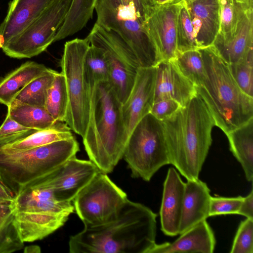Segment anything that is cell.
<instances>
[{"label":"cell","mask_w":253,"mask_h":253,"mask_svg":"<svg viewBox=\"0 0 253 253\" xmlns=\"http://www.w3.org/2000/svg\"><path fill=\"white\" fill-rule=\"evenodd\" d=\"M157 214L128 199L104 223L84 226L71 236V253H148L156 244Z\"/></svg>","instance_id":"obj_1"},{"label":"cell","mask_w":253,"mask_h":253,"mask_svg":"<svg viewBox=\"0 0 253 253\" xmlns=\"http://www.w3.org/2000/svg\"><path fill=\"white\" fill-rule=\"evenodd\" d=\"M162 123L170 164L187 180L198 179L215 126L206 103L197 93Z\"/></svg>","instance_id":"obj_2"},{"label":"cell","mask_w":253,"mask_h":253,"mask_svg":"<svg viewBox=\"0 0 253 253\" xmlns=\"http://www.w3.org/2000/svg\"><path fill=\"white\" fill-rule=\"evenodd\" d=\"M89 118L83 138L89 160L99 170L111 172L123 158L128 138L122 114V105L109 82L90 88Z\"/></svg>","instance_id":"obj_3"},{"label":"cell","mask_w":253,"mask_h":253,"mask_svg":"<svg viewBox=\"0 0 253 253\" xmlns=\"http://www.w3.org/2000/svg\"><path fill=\"white\" fill-rule=\"evenodd\" d=\"M205 67L202 84L196 86L213 118L225 134L253 118V97L243 91L229 66L213 46L199 49Z\"/></svg>","instance_id":"obj_4"},{"label":"cell","mask_w":253,"mask_h":253,"mask_svg":"<svg viewBox=\"0 0 253 253\" xmlns=\"http://www.w3.org/2000/svg\"><path fill=\"white\" fill-rule=\"evenodd\" d=\"M79 149L74 136L23 151L0 148V177L16 196L76 157Z\"/></svg>","instance_id":"obj_5"},{"label":"cell","mask_w":253,"mask_h":253,"mask_svg":"<svg viewBox=\"0 0 253 253\" xmlns=\"http://www.w3.org/2000/svg\"><path fill=\"white\" fill-rule=\"evenodd\" d=\"M96 23L117 33L130 47L140 67H155L161 60L147 32L148 15L122 0H96Z\"/></svg>","instance_id":"obj_6"},{"label":"cell","mask_w":253,"mask_h":253,"mask_svg":"<svg viewBox=\"0 0 253 253\" xmlns=\"http://www.w3.org/2000/svg\"><path fill=\"white\" fill-rule=\"evenodd\" d=\"M123 158L131 176L145 181L170 164L162 122L150 113L145 116L129 134Z\"/></svg>","instance_id":"obj_7"},{"label":"cell","mask_w":253,"mask_h":253,"mask_svg":"<svg viewBox=\"0 0 253 253\" xmlns=\"http://www.w3.org/2000/svg\"><path fill=\"white\" fill-rule=\"evenodd\" d=\"M89 45L86 38L67 42L60 62L68 95L65 123L71 130L82 137L87 126L90 113V88L84 70V59Z\"/></svg>","instance_id":"obj_8"},{"label":"cell","mask_w":253,"mask_h":253,"mask_svg":"<svg viewBox=\"0 0 253 253\" xmlns=\"http://www.w3.org/2000/svg\"><path fill=\"white\" fill-rule=\"evenodd\" d=\"M86 38L90 44L103 51L109 68V83L123 104L140 67L134 53L117 33L96 23Z\"/></svg>","instance_id":"obj_9"},{"label":"cell","mask_w":253,"mask_h":253,"mask_svg":"<svg viewBox=\"0 0 253 253\" xmlns=\"http://www.w3.org/2000/svg\"><path fill=\"white\" fill-rule=\"evenodd\" d=\"M73 0H55L35 21L22 32L2 46L8 56L30 58L44 51L54 42Z\"/></svg>","instance_id":"obj_10"},{"label":"cell","mask_w":253,"mask_h":253,"mask_svg":"<svg viewBox=\"0 0 253 253\" xmlns=\"http://www.w3.org/2000/svg\"><path fill=\"white\" fill-rule=\"evenodd\" d=\"M127 199L107 174L99 172L78 194L73 206L84 226H94L114 218Z\"/></svg>","instance_id":"obj_11"},{"label":"cell","mask_w":253,"mask_h":253,"mask_svg":"<svg viewBox=\"0 0 253 253\" xmlns=\"http://www.w3.org/2000/svg\"><path fill=\"white\" fill-rule=\"evenodd\" d=\"M99 172L91 161L78 159L76 156L68 160L57 169L35 184L50 188L58 201L72 203Z\"/></svg>","instance_id":"obj_12"},{"label":"cell","mask_w":253,"mask_h":253,"mask_svg":"<svg viewBox=\"0 0 253 253\" xmlns=\"http://www.w3.org/2000/svg\"><path fill=\"white\" fill-rule=\"evenodd\" d=\"M180 0L150 7L145 26L161 60L173 61L177 55L176 25Z\"/></svg>","instance_id":"obj_13"},{"label":"cell","mask_w":253,"mask_h":253,"mask_svg":"<svg viewBox=\"0 0 253 253\" xmlns=\"http://www.w3.org/2000/svg\"><path fill=\"white\" fill-rule=\"evenodd\" d=\"M156 78V67H140L131 90L122 105L128 137L136 124L150 112L154 102Z\"/></svg>","instance_id":"obj_14"},{"label":"cell","mask_w":253,"mask_h":253,"mask_svg":"<svg viewBox=\"0 0 253 253\" xmlns=\"http://www.w3.org/2000/svg\"><path fill=\"white\" fill-rule=\"evenodd\" d=\"M155 67L154 101L170 98L183 107L197 94L196 86L180 72L174 61L162 60Z\"/></svg>","instance_id":"obj_15"},{"label":"cell","mask_w":253,"mask_h":253,"mask_svg":"<svg viewBox=\"0 0 253 253\" xmlns=\"http://www.w3.org/2000/svg\"><path fill=\"white\" fill-rule=\"evenodd\" d=\"M14 215L20 237L26 243L42 240L51 234L64 224L70 214L26 209L14 210Z\"/></svg>","instance_id":"obj_16"},{"label":"cell","mask_w":253,"mask_h":253,"mask_svg":"<svg viewBox=\"0 0 253 253\" xmlns=\"http://www.w3.org/2000/svg\"><path fill=\"white\" fill-rule=\"evenodd\" d=\"M185 182L173 167L169 169L164 183L160 211L161 230L166 235L179 234Z\"/></svg>","instance_id":"obj_17"},{"label":"cell","mask_w":253,"mask_h":253,"mask_svg":"<svg viewBox=\"0 0 253 253\" xmlns=\"http://www.w3.org/2000/svg\"><path fill=\"white\" fill-rule=\"evenodd\" d=\"M198 49L212 45L220 29L219 0H184Z\"/></svg>","instance_id":"obj_18"},{"label":"cell","mask_w":253,"mask_h":253,"mask_svg":"<svg viewBox=\"0 0 253 253\" xmlns=\"http://www.w3.org/2000/svg\"><path fill=\"white\" fill-rule=\"evenodd\" d=\"M172 243H156L148 253H212L216 245L214 232L204 220L183 233Z\"/></svg>","instance_id":"obj_19"},{"label":"cell","mask_w":253,"mask_h":253,"mask_svg":"<svg viewBox=\"0 0 253 253\" xmlns=\"http://www.w3.org/2000/svg\"><path fill=\"white\" fill-rule=\"evenodd\" d=\"M55 0H12L0 24L4 44L35 21Z\"/></svg>","instance_id":"obj_20"},{"label":"cell","mask_w":253,"mask_h":253,"mask_svg":"<svg viewBox=\"0 0 253 253\" xmlns=\"http://www.w3.org/2000/svg\"><path fill=\"white\" fill-rule=\"evenodd\" d=\"M211 195L207 184L197 179L185 183L179 234L210 217Z\"/></svg>","instance_id":"obj_21"},{"label":"cell","mask_w":253,"mask_h":253,"mask_svg":"<svg viewBox=\"0 0 253 253\" xmlns=\"http://www.w3.org/2000/svg\"><path fill=\"white\" fill-rule=\"evenodd\" d=\"M212 45L228 64L245 58L253 50V8L244 11L231 39L227 41L215 39Z\"/></svg>","instance_id":"obj_22"},{"label":"cell","mask_w":253,"mask_h":253,"mask_svg":"<svg viewBox=\"0 0 253 253\" xmlns=\"http://www.w3.org/2000/svg\"><path fill=\"white\" fill-rule=\"evenodd\" d=\"M49 68L34 61H27L0 81V103L10 106L17 94L34 79Z\"/></svg>","instance_id":"obj_23"},{"label":"cell","mask_w":253,"mask_h":253,"mask_svg":"<svg viewBox=\"0 0 253 253\" xmlns=\"http://www.w3.org/2000/svg\"><path fill=\"white\" fill-rule=\"evenodd\" d=\"M230 150L241 164L246 179L253 180V118L226 134Z\"/></svg>","instance_id":"obj_24"},{"label":"cell","mask_w":253,"mask_h":253,"mask_svg":"<svg viewBox=\"0 0 253 253\" xmlns=\"http://www.w3.org/2000/svg\"><path fill=\"white\" fill-rule=\"evenodd\" d=\"M73 137L71 129L65 122H57L49 128L37 130L25 138L0 146V148L9 151H23Z\"/></svg>","instance_id":"obj_25"},{"label":"cell","mask_w":253,"mask_h":253,"mask_svg":"<svg viewBox=\"0 0 253 253\" xmlns=\"http://www.w3.org/2000/svg\"><path fill=\"white\" fill-rule=\"evenodd\" d=\"M7 112L18 124L38 130L49 128L57 122L44 107L32 106L16 100L7 107Z\"/></svg>","instance_id":"obj_26"},{"label":"cell","mask_w":253,"mask_h":253,"mask_svg":"<svg viewBox=\"0 0 253 253\" xmlns=\"http://www.w3.org/2000/svg\"><path fill=\"white\" fill-rule=\"evenodd\" d=\"M96 0H73L66 18L54 42L81 31L92 18Z\"/></svg>","instance_id":"obj_27"},{"label":"cell","mask_w":253,"mask_h":253,"mask_svg":"<svg viewBox=\"0 0 253 253\" xmlns=\"http://www.w3.org/2000/svg\"><path fill=\"white\" fill-rule=\"evenodd\" d=\"M16 228L12 202H0V253H11L23 248Z\"/></svg>","instance_id":"obj_28"},{"label":"cell","mask_w":253,"mask_h":253,"mask_svg":"<svg viewBox=\"0 0 253 253\" xmlns=\"http://www.w3.org/2000/svg\"><path fill=\"white\" fill-rule=\"evenodd\" d=\"M57 72L49 69L48 71L34 79L23 87L13 100L39 107L45 105L47 93Z\"/></svg>","instance_id":"obj_29"},{"label":"cell","mask_w":253,"mask_h":253,"mask_svg":"<svg viewBox=\"0 0 253 253\" xmlns=\"http://www.w3.org/2000/svg\"><path fill=\"white\" fill-rule=\"evenodd\" d=\"M68 107V95L65 79L56 72L49 88L44 108L56 122H65Z\"/></svg>","instance_id":"obj_30"},{"label":"cell","mask_w":253,"mask_h":253,"mask_svg":"<svg viewBox=\"0 0 253 253\" xmlns=\"http://www.w3.org/2000/svg\"><path fill=\"white\" fill-rule=\"evenodd\" d=\"M220 29L216 39L227 41L235 34L240 19L247 6L236 0H219Z\"/></svg>","instance_id":"obj_31"},{"label":"cell","mask_w":253,"mask_h":253,"mask_svg":"<svg viewBox=\"0 0 253 253\" xmlns=\"http://www.w3.org/2000/svg\"><path fill=\"white\" fill-rule=\"evenodd\" d=\"M84 70L89 88L98 83L109 82L107 61L103 51L97 46L90 44L84 57Z\"/></svg>","instance_id":"obj_32"},{"label":"cell","mask_w":253,"mask_h":253,"mask_svg":"<svg viewBox=\"0 0 253 253\" xmlns=\"http://www.w3.org/2000/svg\"><path fill=\"white\" fill-rule=\"evenodd\" d=\"M173 61L180 72L196 86L202 84L205 78V70L199 49L178 52Z\"/></svg>","instance_id":"obj_33"},{"label":"cell","mask_w":253,"mask_h":253,"mask_svg":"<svg viewBox=\"0 0 253 253\" xmlns=\"http://www.w3.org/2000/svg\"><path fill=\"white\" fill-rule=\"evenodd\" d=\"M176 46L177 53L198 49L193 27L184 0L180 1L176 25Z\"/></svg>","instance_id":"obj_34"},{"label":"cell","mask_w":253,"mask_h":253,"mask_svg":"<svg viewBox=\"0 0 253 253\" xmlns=\"http://www.w3.org/2000/svg\"><path fill=\"white\" fill-rule=\"evenodd\" d=\"M235 82L246 94L253 97V50L243 59L229 64Z\"/></svg>","instance_id":"obj_35"},{"label":"cell","mask_w":253,"mask_h":253,"mask_svg":"<svg viewBox=\"0 0 253 253\" xmlns=\"http://www.w3.org/2000/svg\"><path fill=\"white\" fill-rule=\"evenodd\" d=\"M231 253H253V218H246L238 227Z\"/></svg>","instance_id":"obj_36"},{"label":"cell","mask_w":253,"mask_h":253,"mask_svg":"<svg viewBox=\"0 0 253 253\" xmlns=\"http://www.w3.org/2000/svg\"><path fill=\"white\" fill-rule=\"evenodd\" d=\"M38 130L25 127L13 120L7 112L0 126V146L25 138Z\"/></svg>","instance_id":"obj_37"},{"label":"cell","mask_w":253,"mask_h":253,"mask_svg":"<svg viewBox=\"0 0 253 253\" xmlns=\"http://www.w3.org/2000/svg\"><path fill=\"white\" fill-rule=\"evenodd\" d=\"M244 197H212L210 204V216L231 214H238Z\"/></svg>","instance_id":"obj_38"},{"label":"cell","mask_w":253,"mask_h":253,"mask_svg":"<svg viewBox=\"0 0 253 253\" xmlns=\"http://www.w3.org/2000/svg\"><path fill=\"white\" fill-rule=\"evenodd\" d=\"M181 107L174 99H163L154 102L150 113L162 122L169 118Z\"/></svg>","instance_id":"obj_39"},{"label":"cell","mask_w":253,"mask_h":253,"mask_svg":"<svg viewBox=\"0 0 253 253\" xmlns=\"http://www.w3.org/2000/svg\"><path fill=\"white\" fill-rule=\"evenodd\" d=\"M238 214L243 215L246 218H253V190L244 197Z\"/></svg>","instance_id":"obj_40"},{"label":"cell","mask_w":253,"mask_h":253,"mask_svg":"<svg viewBox=\"0 0 253 253\" xmlns=\"http://www.w3.org/2000/svg\"><path fill=\"white\" fill-rule=\"evenodd\" d=\"M15 197V194L0 177V202H12Z\"/></svg>","instance_id":"obj_41"},{"label":"cell","mask_w":253,"mask_h":253,"mask_svg":"<svg viewBox=\"0 0 253 253\" xmlns=\"http://www.w3.org/2000/svg\"><path fill=\"white\" fill-rule=\"evenodd\" d=\"M124 2L134 7L140 12L148 15L152 6L148 5L144 0H122Z\"/></svg>","instance_id":"obj_42"},{"label":"cell","mask_w":253,"mask_h":253,"mask_svg":"<svg viewBox=\"0 0 253 253\" xmlns=\"http://www.w3.org/2000/svg\"><path fill=\"white\" fill-rule=\"evenodd\" d=\"M41 252V248L38 246L33 245L27 246L25 248L24 253H36Z\"/></svg>","instance_id":"obj_43"},{"label":"cell","mask_w":253,"mask_h":253,"mask_svg":"<svg viewBox=\"0 0 253 253\" xmlns=\"http://www.w3.org/2000/svg\"><path fill=\"white\" fill-rule=\"evenodd\" d=\"M239 2L249 7L253 8V0H236Z\"/></svg>","instance_id":"obj_44"},{"label":"cell","mask_w":253,"mask_h":253,"mask_svg":"<svg viewBox=\"0 0 253 253\" xmlns=\"http://www.w3.org/2000/svg\"><path fill=\"white\" fill-rule=\"evenodd\" d=\"M175 0H154L155 5H163Z\"/></svg>","instance_id":"obj_45"},{"label":"cell","mask_w":253,"mask_h":253,"mask_svg":"<svg viewBox=\"0 0 253 253\" xmlns=\"http://www.w3.org/2000/svg\"><path fill=\"white\" fill-rule=\"evenodd\" d=\"M144 0L149 5L153 6V5H155L154 0Z\"/></svg>","instance_id":"obj_46"}]
</instances>
